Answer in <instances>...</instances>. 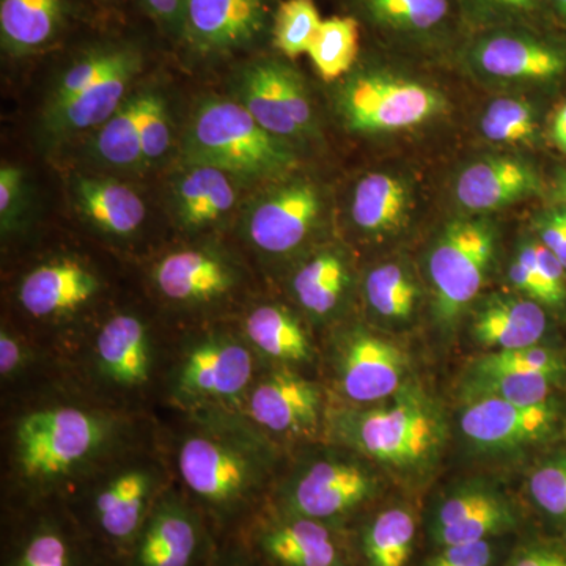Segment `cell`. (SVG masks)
<instances>
[{
	"label": "cell",
	"mask_w": 566,
	"mask_h": 566,
	"mask_svg": "<svg viewBox=\"0 0 566 566\" xmlns=\"http://www.w3.org/2000/svg\"><path fill=\"white\" fill-rule=\"evenodd\" d=\"M259 430L233 422L193 424L178 442L181 491L222 539L240 534L270 504L274 450Z\"/></svg>",
	"instance_id": "obj_1"
},
{
	"label": "cell",
	"mask_w": 566,
	"mask_h": 566,
	"mask_svg": "<svg viewBox=\"0 0 566 566\" xmlns=\"http://www.w3.org/2000/svg\"><path fill=\"white\" fill-rule=\"evenodd\" d=\"M122 433L118 417L92 406L52 403L24 412L11 433L20 509L62 501L73 480L88 479L117 458Z\"/></svg>",
	"instance_id": "obj_2"
},
{
	"label": "cell",
	"mask_w": 566,
	"mask_h": 566,
	"mask_svg": "<svg viewBox=\"0 0 566 566\" xmlns=\"http://www.w3.org/2000/svg\"><path fill=\"white\" fill-rule=\"evenodd\" d=\"M327 428L337 444L405 480L427 479L449 441L442 406L411 379L385 401L333 412Z\"/></svg>",
	"instance_id": "obj_3"
},
{
	"label": "cell",
	"mask_w": 566,
	"mask_h": 566,
	"mask_svg": "<svg viewBox=\"0 0 566 566\" xmlns=\"http://www.w3.org/2000/svg\"><path fill=\"white\" fill-rule=\"evenodd\" d=\"M167 486L158 461L114 458L62 502L107 564L120 566Z\"/></svg>",
	"instance_id": "obj_4"
},
{
	"label": "cell",
	"mask_w": 566,
	"mask_h": 566,
	"mask_svg": "<svg viewBox=\"0 0 566 566\" xmlns=\"http://www.w3.org/2000/svg\"><path fill=\"white\" fill-rule=\"evenodd\" d=\"M182 156L189 166H211L243 178L273 177L294 164L286 140L263 128L243 104L208 99L193 114Z\"/></svg>",
	"instance_id": "obj_5"
},
{
	"label": "cell",
	"mask_w": 566,
	"mask_h": 566,
	"mask_svg": "<svg viewBox=\"0 0 566 566\" xmlns=\"http://www.w3.org/2000/svg\"><path fill=\"white\" fill-rule=\"evenodd\" d=\"M497 238L490 219L463 218L447 223L428 249L431 307L446 333L471 311L493 266Z\"/></svg>",
	"instance_id": "obj_6"
},
{
	"label": "cell",
	"mask_w": 566,
	"mask_h": 566,
	"mask_svg": "<svg viewBox=\"0 0 566 566\" xmlns=\"http://www.w3.org/2000/svg\"><path fill=\"white\" fill-rule=\"evenodd\" d=\"M381 482L364 458L340 453L304 461L275 488L270 504L290 515L318 521L340 531L378 499Z\"/></svg>",
	"instance_id": "obj_7"
},
{
	"label": "cell",
	"mask_w": 566,
	"mask_h": 566,
	"mask_svg": "<svg viewBox=\"0 0 566 566\" xmlns=\"http://www.w3.org/2000/svg\"><path fill=\"white\" fill-rule=\"evenodd\" d=\"M338 107L353 132L382 134L430 122L446 109V99L422 81L390 71L368 70L346 82Z\"/></svg>",
	"instance_id": "obj_8"
},
{
	"label": "cell",
	"mask_w": 566,
	"mask_h": 566,
	"mask_svg": "<svg viewBox=\"0 0 566 566\" xmlns=\"http://www.w3.org/2000/svg\"><path fill=\"white\" fill-rule=\"evenodd\" d=\"M222 538L181 488L169 485L153 505L120 566H210Z\"/></svg>",
	"instance_id": "obj_9"
},
{
	"label": "cell",
	"mask_w": 566,
	"mask_h": 566,
	"mask_svg": "<svg viewBox=\"0 0 566 566\" xmlns=\"http://www.w3.org/2000/svg\"><path fill=\"white\" fill-rule=\"evenodd\" d=\"M238 536L263 566H359L345 531L271 504Z\"/></svg>",
	"instance_id": "obj_10"
},
{
	"label": "cell",
	"mask_w": 566,
	"mask_h": 566,
	"mask_svg": "<svg viewBox=\"0 0 566 566\" xmlns=\"http://www.w3.org/2000/svg\"><path fill=\"white\" fill-rule=\"evenodd\" d=\"M249 342L211 334L193 342L175 368V395L191 405H234L255 381V356Z\"/></svg>",
	"instance_id": "obj_11"
},
{
	"label": "cell",
	"mask_w": 566,
	"mask_h": 566,
	"mask_svg": "<svg viewBox=\"0 0 566 566\" xmlns=\"http://www.w3.org/2000/svg\"><path fill=\"white\" fill-rule=\"evenodd\" d=\"M2 566H111L62 501L22 506Z\"/></svg>",
	"instance_id": "obj_12"
},
{
	"label": "cell",
	"mask_w": 566,
	"mask_h": 566,
	"mask_svg": "<svg viewBox=\"0 0 566 566\" xmlns=\"http://www.w3.org/2000/svg\"><path fill=\"white\" fill-rule=\"evenodd\" d=\"M333 357L338 390L354 405L385 401L409 381L405 349L364 327L342 334Z\"/></svg>",
	"instance_id": "obj_13"
},
{
	"label": "cell",
	"mask_w": 566,
	"mask_h": 566,
	"mask_svg": "<svg viewBox=\"0 0 566 566\" xmlns=\"http://www.w3.org/2000/svg\"><path fill=\"white\" fill-rule=\"evenodd\" d=\"M243 403L249 422L264 436L307 438L318 431L324 416L319 386L289 367L255 378Z\"/></svg>",
	"instance_id": "obj_14"
},
{
	"label": "cell",
	"mask_w": 566,
	"mask_h": 566,
	"mask_svg": "<svg viewBox=\"0 0 566 566\" xmlns=\"http://www.w3.org/2000/svg\"><path fill=\"white\" fill-rule=\"evenodd\" d=\"M520 524L516 506L497 488L465 483L446 494L428 520L436 547L471 545L510 534Z\"/></svg>",
	"instance_id": "obj_15"
},
{
	"label": "cell",
	"mask_w": 566,
	"mask_h": 566,
	"mask_svg": "<svg viewBox=\"0 0 566 566\" xmlns=\"http://www.w3.org/2000/svg\"><path fill=\"white\" fill-rule=\"evenodd\" d=\"M240 95L252 117L283 140L314 132V111L303 82L282 63L264 61L249 66L241 77Z\"/></svg>",
	"instance_id": "obj_16"
},
{
	"label": "cell",
	"mask_w": 566,
	"mask_h": 566,
	"mask_svg": "<svg viewBox=\"0 0 566 566\" xmlns=\"http://www.w3.org/2000/svg\"><path fill=\"white\" fill-rule=\"evenodd\" d=\"M557 412L551 401L515 405L497 398L465 401L460 428L469 446L483 453H513L538 444L556 428Z\"/></svg>",
	"instance_id": "obj_17"
},
{
	"label": "cell",
	"mask_w": 566,
	"mask_h": 566,
	"mask_svg": "<svg viewBox=\"0 0 566 566\" xmlns=\"http://www.w3.org/2000/svg\"><path fill=\"white\" fill-rule=\"evenodd\" d=\"M469 63L495 81H549L566 71V54L556 44L516 28L488 29L471 44Z\"/></svg>",
	"instance_id": "obj_18"
},
{
	"label": "cell",
	"mask_w": 566,
	"mask_h": 566,
	"mask_svg": "<svg viewBox=\"0 0 566 566\" xmlns=\"http://www.w3.org/2000/svg\"><path fill=\"white\" fill-rule=\"evenodd\" d=\"M322 205L318 189L311 181L286 182L252 208L248 219L249 241L270 255L296 251L315 229Z\"/></svg>",
	"instance_id": "obj_19"
},
{
	"label": "cell",
	"mask_w": 566,
	"mask_h": 566,
	"mask_svg": "<svg viewBox=\"0 0 566 566\" xmlns=\"http://www.w3.org/2000/svg\"><path fill=\"white\" fill-rule=\"evenodd\" d=\"M95 370L104 385L140 390L151 381L155 349L150 329L139 316L118 314L103 324L93 349Z\"/></svg>",
	"instance_id": "obj_20"
},
{
	"label": "cell",
	"mask_w": 566,
	"mask_h": 566,
	"mask_svg": "<svg viewBox=\"0 0 566 566\" xmlns=\"http://www.w3.org/2000/svg\"><path fill=\"white\" fill-rule=\"evenodd\" d=\"M266 24L263 0H186L182 35L202 52L238 50Z\"/></svg>",
	"instance_id": "obj_21"
},
{
	"label": "cell",
	"mask_w": 566,
	"mask_h": 566,
	"mask_svg": "<svg viewBox=\"0 0 566 566\" xmlns=\"http://www.w3.org/2000/svg\"><path fill=\"white\" fill-rule=\"evenodd\" d=\"M547 331L545 308L523 294H490L472 305L469 334L494 352L542 344Z\"/></svg>",
	"instance_id": "obj_22"
},
{
	"label": "cell",
	"mask_w": 566,
	"mask_h": 566,
	"mask_svg": "<svg viewBox=\"0 0 566 566\" xmlns=\"http://www.w3.org/2000/svg\"><path fill=\"white\" fill-rule=\"evenodd\" d=\"M99 289L98 277L85 264L63 259L40 264L25 274L18 300L33 318H57L81 311Z\"/></svg>",
	"instance_id": "obj_23"
},
{
	"label": "cell",
	"mask_w": 566,
	"mask_h": 566,
	"mask_svg": "<svg viewBox=\"0 0 566 566\" xmlns=\"http://www.w3.org/2000/svg\"><path fill=\"white\" fill-rule=\"evenodd\" d=\"M539 191L534 167L510 156L480 159L465 167L455 181V199L465 211L501 210Z\"/></svg>",
	"instance_id": "obj_24"
},
{
	"label": "cell",
	"mask_w": 566,
	"mask_h": 566,
	"mask_svg": "<svg viewBox=\"0 0 566 566\" xmlns=\"http://www.w3.org/2000/svg\"><path fill=\"white\" fill-rule=\"evenodd\" d=\"M458 0H356L364 20L389 39L433 44L446 39L457 18Z\"/></svg>",
	"instance_id": "obj_25"
},
{
	"label": "cell",
	"mask_w": 566,
	"mask_h": 566,
	"mask_svg": "<svg viewBox=\"0 0 566 566\" xmlns=\"http://www.w3.org/2000/svg\"><path fill=\"white\" fill-rule=\"evenodd\" d=\"M153 281L166 300L196 305L221 300L237 279L232 268L214 253L189 249L164 256L153 271Z\"/></svg>",
	"instance_id": "obj_26"
},
{
	"label": "cell",
	"mask_w": 566,
	"mask_h": 566,
	"mask_svg": "<svg viewBox=\"0 0 566 566\" xmlns=\"http://www.w3.org/2000/svg\"><path fill=\"white\" fill-rule=\"evenodd\" d=\"M140 62V57L134 59L70 102L48 109V129L55 136H66L104 125L125 103L126 88L139 73Z\"/></svg>",
	"instance_id": "obj_27"
},
{
	"label": "cell",
	"mask_w": 566,
	"mask_h": 566,
	"mask_svg": "<svg viewBox=\"0 0 566 566\" xmlns=\"http://www.w3.org/2000/svg\"><path fill=\"white\" fill-rule=\"evenodd\" d=\"M364 296L375 323L400 331L415 322L422 290L408 263L390 260L365 275Z\"/></svg>",
	"instance_id": "obj_28"
},
{
	"label": "cell",
	"mask_w": 566,
	"mask_h": 566,
	"mask_svg": "<svg viewBox=\"0 0 566 566\" xmlns=\"http://www.w3.org/2000/svg\"><path fill=\"white\" fill-rule=\"evenodd\" d=\"M411 186L397 175L368 174L354 188L352 219L360 232L371 237L397 233L411 212Z\"/></svg>",
	"instance_id": "obj_29"
},
{
	"label": "cell",
	"mask_w": 566,
	"mask_h": 566,
	"mask_svg": "<svg viewBox=\"0 0 566 566\" xmlns=\"http://www.w3.org/2000/svg\"><path fill=\"white\" fill-rule=\"evenodd\" d=\"M416 538V513L409 506L395 505L365 521L349 546L363 566H408Z\"/></svg>",
	"instance_id": "obj_30"
},
{
	"label": "cell",
	"mask_w": 566,
	"mask_h": 566,
	"mask_svg": "<svg viewBox=\"0 0 566 566\" xmlns=\"http://www.w3.org/2000/svg\"><path fill=\"white\" fill-rule=\"evenodd\" d=\"M244 334L253 352L275 363L311 364L315 359L314 345L303 323L282 305L253 308L245 318Z\"/></svg>",
	"instance_id": "obj_31"
},
{
	"label": "cell",
	"mask_w": 566,
	"mask_h": 566,
	"mask_svg": "<svg viewBox=\"0 0 566 566\" xmlns=\"http://www.w3.org/2000/svg\"><path fill=\"white\" fill-rule=\"evenodd\" d=\"M234 202L237 189L230 175L211 166H189L175 188L178 221L189 230L221 221Z\"/></svg>",
	"instance_id": "obj_32"
},
{
	"label": "cell",
	"mask_w": 566,
	"mask_h": 566,
	"mask_svg": "<svg viewBox=\"0 0 566 566\" xmlns=\"http://www.w3.org/2000/svg\"><path fill=\"white\" fill-rule=\"evenodd\" d=\"M74 192L85 218L115 237L137 232L147 214L140 197L123 182L82 177Z\"/></svg>",
	"instance_id": "obj_33"
},
{
	"label": "cell",
	"mask_w": 566,
	"mask_h": 566,
	"mask_svg": "<svg viewBox=\"0 0 566 566\" xmlns=\"http://www.w3.org/2000/svg\"><path fill=\"white\" fill-rule=\"evenodd\" d=\"M352 285V270L344 253L322 251L312 255L293 275L297 303L315 318H327L344 303Z\"/></svg>",
	"instance_id": "obj_34"
},
{
	"label": "cell",
	"mask_w": 566,
	"mask_h": 566,
	"mask_svg": "<svg viewBox=\"0 0 566 566\" xmlns=\"http://www.w3.org/2000/svg\"><path fill=\"white\" fill-rule=\"evenodd\" d=\"M63 17V0H0L3 48L22 55L46 46L61 31Z\"/></svg>",
	"instance_id": "obj_35"
},
{
	"label": "cell",
	"mask_w": 566,
	"mask_h": 566,
	"mask_svg": "<svg viewBox=\"0 0 566 566\" xmlns=\"http://www.w3.org/2000/svg\"><path fill=\"white\" fill-rule=\"evenodd\" d=\"M565 379L545 374L526 371L475 370L469 367L461 381V400L474 401L480 398H497L515 405H542Z\"/></svg>",
	"instance_id": "obj_36"
},
{
	"label": "cell",
	"mask_w": 566,
	"mask_h": 566,
	"mask_svg": "<svg viewBox=\"0 0 566 566\" xmlns=\"http://www.w3.org/2000/svg\"><path fill=\"white\" fill-rule=\"evenodd\" d=\"M359 22L353 17L323 20L316 32L308 57L324 81L338 80L353 70L359 54Z\"/></svg>",
	"instance_id": "obj_37"
},
{
	"label": "cell",
	"mask_w": 566,
	"mask_h": 566,
	"mask_svg": "<svg viewBox=\"0 0 566 566\" xmlns=\"http://www.w3.org/2000/svg\"><path fill=\"white\" fill-rule=\"evenodd\" d=\"M95 148L99 158L111 166L136 167L144 163L137 126V96L126 99L109 120L102 125Z\"/></svg>",
	"instance_id": "obj_38"
},
{
	"label": "cell",
	"mask_w": 566,
	"mask_h": 566,
	"mask_svg": "<svg viewBox=\"0 0 566 566\" xmlns=\"http://www.w3.org/2000/svg\"><path fill=\"white\" fill-rule=\"evenodd\" d=\"M137 57H140V54L133 48H111V50L92 52L81 62L74 63L63 74L61 82L52 93L48 109H55V107L70 102L74 96L87 91L92 85L98 84L104 77Z\"/></svg>",
	"instance_id": "obj_39"
},
{
	"label": "cell",
	"mask_w": 566,
	"mask_h": 566,
	"mask_svg": "<svg viewBox=\"0 0 566 566\" xmlns=\"http://www.w3.org/2000/svg\"><path fill=\"white\" fill-rule=\"evenodd\" d=\"M322 17L314 0H285L274 17V46L289 59L307 54Z\"/></svg>",
	"instance_id": "obj_40"
},
{
	"label": "cell",
	"mask_w": 566,
	"mask_h": 566,
	"mask_svg": "<svg viewBox=\"0 0 566 566\" xmlns=\"http://www.w3.org/2000/svg\"><path fill=\"white\" fill-rule=\"evenodd\" d=\"M536 126L531 104L516 98L495 99L480 120L485 139L506 145L526 144L534 139Z\"/></svg>",
	"instance_id": "obj_41"
},
{
	"label": "cell",
	"mask_w": 566,
	"mask_h": 566,
	"mask_svg": "<svg viewBox=\"0 0 566 566\" xmlns=\"http://www.w3.org/2000/svg\"><path fill=\"white\" fill-rule=\"evenodd\" d=\"M475 370L526 371L557 376L566 381V360L560 353L535 345L528 348L486 353L471 365Z\"/></svg>",
	"instance_id": "obj_42"
},
{
	"label": "cell",
	"mask_w": 566,
	"mask_h": 566,
	"mask_svg": "<svg viewBox=\"0 0 566 566\" xmlns=\"http://www.w3.org/2000/svg\"><path fill=\"white\" fill-rule=\"evenodd\" d=\"M516 259L534 275L542 304L564 307L566 304V268L542 241H527L517 249Z\"/></svg>",
	"instance_id": "obj_43"
},
{
	"label": "cell",
	"mask_w": 566,
	"mask_h": 566,
	"mask_svg": "<svg viewBox=\"0 0 566 566\" xmlns=\"http://www.w3.org/2000/svg\"><path fill=\"white\" fill-rule=\"evenodd\" d=\"M137 96V126L144 163L156 161L169 150L172 142L169 117L163 96L155 92H144Z\"/></svg>",
	"instance_id": "obj_44"
},
{
	"label": "cell",
	"mask_w": 566,
	"mask_h": 566,
	"mask_svg": "<svg viewBox=\"0 0 566 566\" xmlns=\"http://www.w3.org/2000/svg\"><path fill=\"white\" fill-rule=\"evenodd\" d=\"M528 493L545 515L566 521V457L538 465L528 479Z\"/></svg>",
	"instance_id": "obj_45"
},
{
	"label": "cell",
	"mask_w": 566,
	"mask_h": 566,
	"mask_svg": "<svg viewBox=\"0 0 566 566\" xmlns=\"http://www.w3.org/2000/svg\"><path fill=\"white\" fill-rule=\"evenodd\" d=\"M465 10L488 29L515 28L517 22L534 18L542 0H464Z\"/></svg>",
	"instance_id": "obj_46"
},
{
	"label": "cell",
	"mask_w": 566,
	"mask_h": 566,
	"mask_svg": "<svg viewBox=\"0 0 566 566\" xmlns=\"http://www.w3.org/2000/svg\"><path fill=\"white\" fill-rule=\"evenodd\" d=\"M495 562L497 546L494 539H488L471 545L439 547L438 553L428 557L422 566H495Z\"/></svg>",
	"instance_id": "obj_47"
},
{
	"label": "cell",
	"mask_w": 566,
	"mask_h": 566,
	"mask_svg": "<svg viewBox=\"0 0 566 566\" xmlns=\"http://www.w3.org/2000/svg\"><path fill=\"white\" fill-rule=\"evenodd\" d=\"M24 174L20 167L2 166L0 169V222L2 230L11 229L14 214L20 207Z\"/></svg>",
	"instance_id": "obj_48"
},
{
	"label": "cell",
	"mask_w": 566,
	"mask_h": 566,
	"mask_svg": "<svg viewBox=\"0 0 566 566\" xmlns=\"http://www.w3.org/2000/svg\"><path fill=\"white\" fill-rule=\"evenodd\" d=\"M539 241L566 268V210L551 211L538 223Z\"/></svg>",
	"instance_id": "obj_49"
},
{
	"label": "cell",
	"mask_w": 566,
	"mask_h": 566,
	"mask_svg": "<svg viewBox=\"0 0 566 566\" xmlns=\"http://www.w3.org/2000/svg\"><path fill=\"white\" fill-rule=\"evenodd\" d=\"M504 566H566V554L556 547L528 545L520 547Z\"/></svg>",
	"instance_id": "obj_50"
},
{
	"label": "cell",
	"mask_w": 566,
	"mask_h": 566,
	"mask_svg": "<svg viewBox=\"0 0 566 566\" xmlns=\"http://www.w3.org/2000/svg\"><path fill=\"white\" fill-rule=\"evenodd\" d=\"M28 360L24 345L14 337L10 331L3 327L0 333V375L3 379H9L18 374Z\"/></svg>",
	"instance_id": "obj_51"
},
{
	"label": "cell",
	"mask_w": 566,
	"mask_h": 566,
	"mask_svg": "<svg viewBox=\"0 0 566 566\" xmlns=\"http://www.w3.org/2000/svg\"><path fill=\"white\" fill-rule=\"evenodd\" d=\"M210 566H263L240 536L222 539L221 549Z\"/></svg>",
	"instance_id": "obj_52"
},
{
	"label": "cell",
	"mask_w": 566,
	"mask_h": 566,
	"mask_svg": "<svg viewBox=\"0 0 566 566\" xmlns=\"http://www.w3.org/2000/svg\"><path fill=\"white\" fill-rule=\"evenodd\" d=\"M148 11L174 32H182L186 0H144Z\"/></svg>",
	"instance_id": "obj_53"
},
{
	"label": "cell",
	"mask_w": 566,
	"mask_h": 566,
	"mask_svg": "<svg viewBox=\"0 0 566 566\" xmlns=\"http://www.w3.org/2000/svg\"><path fill=\"white\" fill-rule=\"evenodd\" d=\"M553 137L562 151L566 153V104L557 111L553 123Z\"/></svg>",
	"instance_id": "obj_54"
},
{
	"label": "cell",
	"mask_w": 566,
	"mask_h": 566,
	"mask_svg": "<svg viewBox=\"0 0 566 566\" xmlns=\"http://www.w3.org/2000/svg\"><path fill=\"white\" fill-rule=\"evenodd\" d=\"M554 6L557 7V10L560 11L562 17L566 20V0H553Z\"/></svg>",
	"instance_id": "obj_55"
},
{
	"label": "cell",
	"mask_w": 566,
	"mask_h": 566,
	"mask_svg": "<svg viewBox=\"0 0 566 566\" xmlns=\"http://www.w3.org/2000/svg\"><path fill=\"white\" fill-rule=\"evenodd\" d=\"M558 188H560L562 196L566 200V172L562 174L560 181H558Z\"/></svg>",
	"instance_id": "obj_56"
}]
</instances>
